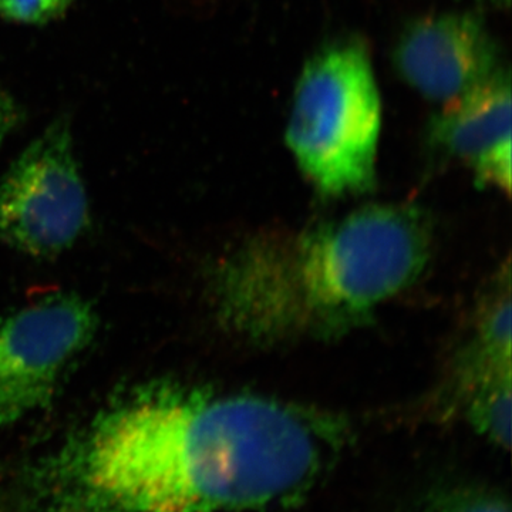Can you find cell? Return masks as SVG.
Masks as SVG:
<instances>
[{"mask_svg":"<svg viewBox=\"0 0 512 512\" xmlns=\"http://www.w3.org/2000/svg\"><path fill=\"white\" fill-rule=\"evenodd\" d=\"M340 414L153 380L116 397L30 476L35 512L286 510L350 443Z\"/></svg>","mask_w":512,"mask_h":512,"instance_id":"6da1fadb","label":"cell"},{"mask_svg":"<svg viewBox=\"0 0 512 512\" xmlns=\"http://www.w3.org/2000/svg\"><path fill=\"white\" fill-rule=\"evenodd\" d=\"M430 252L429 222L407 205L258 232L218 262L212 305L222 328L252 345L339 338L410 288Z\"/></svg>","mask_w":512,"mask_h":512,"instance_id":"7a4b0ae2","label":"cell"},{"mask_svg":"<svg viewBox=\"0 0 512 512\" xmlns=\"http://www.w3.org/2000/svg\"><path fill=\"white\" fill-rule=\"evenodd\" d=\"M382 99L369 50L356 39L322 47L303 67L286 144L309 183L328 197L372 191Z\"/></svg>","mask_w":512,"mask_h":512,"instance_id":"3957f363","label":"cell"},{"mask_svg":"<svg viewBox=\"0 0 512 512\" xmlns=\"http://www.w3.org/2000/svg\"><path fill=\"white\" fill-rule=\"evenodd\" d=\"M89 217L72 124L57 117L0 181V241L32 258H55L76 244Z\"/></svg>","mask_w":512,"mask_h":512,"instance_id":"277c9868","label":"cell"},{"mask_svg":"<svg viewBox=\"0 0 512 512\" xmlns=\"http://www.w3.org/2000/svg\"><path fill=\"white\" fill-rule=\"evenodd\" d=\"M99 329L92 302L43 296L0 318V429L50 406Z\"/></svg>","mask_w":512,"mask_h":512,"instance_id":"5b68a950","label":"cell"},{"mask_svg":"<svg viewBox=\"0 0 512 512\" xmlns=\"http://www.w3.org/2000/svg\"><path fill=\"white\" fill-rule=\"evenodd\" d=\"M400 76L426 99L447 103L503 66L500 47L480 16L437 13L410 23L394 50Z\"/></svg>","mask_w":512,"mask_h":512,"instance_id":"8992f818","label":"cell"},{"mask_svg":"<svg viewBox=\"0 0 512 512\" xmlns=\"http://www.w3.org/2000/svg\"><path fill=\"white\" fill-rule=\"evenodd\" d=\"M434 146L466 164L480 184L511 191V76L501 67L443 104L430 124Z\"/></svg>","mask_w":512,"mask_h":512,"instance_id":"52a82bcc","label":"cell"},{"mask_svg":"<svg viewBox=\"0 0 512 512\" xmlns=\"http://www.w3.org/2000/svg\"><path fill=\"white\" fill-rule=\"evenodd\" d=\"M510 284L507 268L478 311L473 333L454 369L453 386L458 399H466L491 380L511 375Z\"/></svg>","mask_w":512,"mask_h":512,"instance_id":"ba28073f","label":"cell"},{"mask_svg":"<svg viewBox=\"0 0 512 512\" xmlns=\"http://www.w3.org/2000/svg\"><path fill=\"white\" fill-rule=\"evenodd\" d=\"M511 400V375H508L483 384L463 402L473 429L507 450L511 446Z\"/></svg>","mask_w":512,"mask_h":512,"instance_id":"9c48e42d","label":"cell"},{"mask_svg":"<svg viewBox=\"0 0 512 512\" xmlns=\"http://www.w3.org/2000/svg\"><path fill=\"white\" fill-rule=\"evenodd\" d=\"M423 512H511V507L498 491L457 487L441 491Z\"/></svg>","mask_w":512,"mask_h":512,"instance_id":"30bf717a","label":"cell"},{"mask_svg":"<svg viewBox=\"0 0 512 512\" xmlns=\"http://www.w3.org/2000/svg\"><path fill=\"white\" fill-rule=\"evenodd\" d=\"M73 0H0V18L19 25H46L59 19Z\"/></svg>","mask_w":512,"mask_h":512,"instance_id":"8fae6325","label":"cell"},{"mask_svg":"<svg viewBox=\"0 0 512 512\" xmlns=\"http://www.w3.org/2000/svg\"><path fill=\"white\" fill-rule=\"evenodd\" d=\"M23 116L25 113L19 101L8 90L0 87V148L6 138L22 124Z\"/></svg>","mask_w":512,"mask_h":512,"instance_id":"7c38bea8","label":"cell"},{"mask_svg":"<svg viewBox=\"0 0 512 512\" xmlns=\"http://www.w3.org/2000/svg\"><path fill=\"white\" fill-rule=\"evenodd\" d=\"M483 2L491 3L498 8H510L511 0H483Z\"/></svg>","mask_w":512,"mask_h":512,"instance_id":"4fadbf2b","label":"cell"}]
</instances>
